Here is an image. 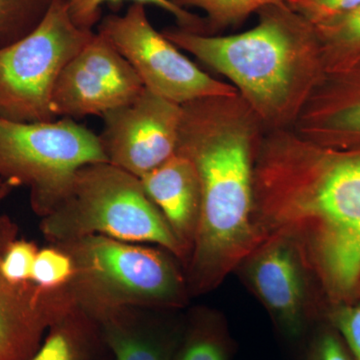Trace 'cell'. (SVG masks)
Instances as JSON below:
<instances>
[{"label": "cell", "instance_id": "obj_9", "mask_svg": "<svg viewBox=\"0 0 360 360\" xmlns=\"http://www.w3.org/2000/svg\"><path fill=\"white\" fill-rule=\"evenodd\" d=\"M144 87L131 65L101 33L66 65L51 99L56 118L103 116L135 101Z\"/></svg>", "mask_w": 360, "mask_h": 360}, {"label": "cell", "instance_id": "obj_13", "mask_svg": "<svg viewBox=\"0 0 360 360\" xmlns=\"http://www.w3.org/2000/svg\"><path fill=\"white\" fill-rule=\"evenodd\" d=\"M292 129L321 146L360 144V59L347 70L326 75Z\"/></svg>", "mask_w": 360, "mask_h": 360}, {"label": "cell", "instance_id": "obj_18", "mask_svg": "<svg viewBox=\"0 0 360 360\" xmlns=\"http://www.w3.org/2000/svg\"><path fill=\"white\" fill-rule=\"evenodd\" d=\"M124 0H68V11L73 22L82 30L94 32V27L101 20V7L108 2H120ZM134 4L153 6L172 14L177 27L194 33L207 35L205 18L182 8L172 0H129Z\"/></svg>", "mask_w": 360, "mask_h": 360}, {"label": "cell", "instance_id": "obj_27", "mask_svg": "<svg viewBox=\"0 0 360 360\" xmlns=\"http://www.w3.org/2000/svg\"><path fill=\"white\" fill-rule=\"evenodd\" d=\"M14 188H15V186H14L11 182L7 181V180L0 177V202H1Z\"/></svg>", "mask_w": 360, "mask_h": 360}, {"label": "cell", "instance_id": "obj_26", "mask_svg": "<svg viewBox=\"0 0 360 360\" xmlns=\"http://www.w3.org/2000/svg\"><path fill=\"white\" fill-rule=\"evenodd\" d=\"M304 360H354L335 328L328 323L316 331Z\"/></svg>", "mask_w": 360, "mask_h": 360}, {"label": "cell", "instance_id": "obj_4", "mask_svg": "<svg viewBox=\"0 0 360 360\" xmlns=\"http://www.w3.org/2000/svg\"><path fill=\"white\" fill-rule=\"evenodd\" d=\"M54 245L72 260L66 288L94 319L134 307L176 309L186 303V278L167 250L104 236Z\"/></svg>", "mask_w": 360, "mask_h": 360}, {"label": "cell", "instance_id": "obj_10", "mask_svg": "<svg viewBox=\"0 0 360 360\" xmlns=\"http://www.w3.org/2000/svg\"><path fill=\"white\" fill-rule=\"evenodd\" d=\"M182 108L144 89L127 105L108 111L99 136L108 162L141 179L176 153Z\"/></svg>", "mask_w": 360, "mask_h": 360}, {"label": "cell", "instance_id": "obj_7", "mask_svg": "<svg viewBox=\"0 0 360 360\" xmlns=\"http://www.w3.org/2000/svg\"><path fill=\"white\" fill-rule=\"evenodd\" d=\"M94 33L73 22L68 0H53L30 34L0 49V117L27 123L58 120L51 110L54 86Z\"/></svg>", "mask_w": 360, "mask_h": 360}, {"label": "cell", "instance_id": "obj_16", "mask_svg": "<svg viewBox=\"0 0 360 360\" xmlns=\"http://www.w3.org/2000/svg\"><path fill=\"white\" fill-rule=\"evenodd\" d=\"M101 340L98 323L77 305L52 324L30 360H96Z\"/></svg>", "mask_w": 360, "mask_h": 360}, {"label": "cell", "instance_id": "obj_12", "mask_svg": "<svg viewBox=\"0 0 360 360\" xmlns=\"http://www.w3.org/2000/svg\"><path fill=\"white\" fill-rule=\"evenodd\" d=\"M18 226L0 217V264ZM77 307L68 288L47 290L32 281L14 283L0 269V360H30L49 328Z\"/></svg>", "mask_w": 360, "mask_h": 360}, {"label": "cell", "instance_id": "obj_21", "mask_svg": "<svg viewBox=\"0 0 360 360\" xmlns=\"http://www.w3.org/2000/svg\"><path fill=\"white\" fill-rule=\"evenodd\" d=\"M53 0H0V49L18 41L44 20Z\"/></svg>", "mask_w": 360, "mask_h": 360}, {"label": "cell", "instance_id": "obj_28", "mask_svg": "<svg viewBox=\"0 0 360 360\" xmlns=\"http://www.w3.org/2000/svg\"><path fill=\"white\" fill-rule=\"evenodd\" d=\"M360 300V281L359 284V288H357L356 296H355V300Z\"/></svg>", "mask_w": 360, "mask_h": 360}, {"label": "cell", "instance_id": "obj_5", "mask_svg": "<svg viewBox=\"0 0 360 360\" xmlns=\"http://www.w3.org/2000/svg\"><path fill=\"white\" fill-rule=\"evenodd\" d=\"M47 240L59 245L89 236L125 243H150L187 264L188 257L141 180L108 162L77 170L63 200L40 224Z\"/></svg>", "mask_w": 360, "mask_h": 360}, {"label": "cell", "instance_id": "obj_19", "mask_svg": "<svg viewBox=\"0 0 360 360\" xmlns=\"http://www.w3.org/2000/svg\"><path fill=\"white\" fill-rule=\"evenodd\" d=\"M174 360H232V342L224 324L214 319L194 324L175 348Z\"/></svg>", "mask_w": 360, "mask_h": 360}, {"label": "cell", "instance_id": "obj_17", "mask_svg": "<svg viewBox=\"0 0 360 360\" xmlns=\"http://www.w3.org/2000/svg\"><path fill=\"white\" fill-rule=\"evenodd\" d=\"M326 73L340 72L360 59V7L314 25Z\"/></svg>", "mask_w": 360, "mask_h": 360}, {"label": "cell", "instance_id": "obj_23", "mask_svg": "<svg viewBox=\"0 0 360 360\" xmlns=\"http://www.w3.org/2000/svg\"><path fill=\"white\" fill-rule=\"evenodd\" d=\"M324 314L354 359L360 360V300L328 305Z\"/></svg>", "mask_w": 360, "mask_h": 360}, {"label": "cell", "instance_id": "obj_24", "mask_svg": "<svg viewBox=\"0 0 360 360\" xmlns=\"http://www.w3.org/2000/svg\"><path fill=\"white\" fill-rule=\"evenodd\" d=\"M39 248L32 241L15 238L7 246L2 257V274L14 283H26L32 281L33 265Z\"/></svg>", "mask_w": 360, "mask_h": 360}, {"label": "cell", "instance_id": "obj_1", "mask_svg": "<svg viewBox=\"0 0 360 360\" xmlns=\"http://www.w3.org/2000/svg\"><path fill=\"white\" fill-rule=\"evenodd\" d=\"M264 238L290 240L328 305L354 302L360 281V144L321 146L292 129L265 132L255 167Z\"/></svg>", "mask_w": 360, "mask_h": 360}, {"label": "cell", "instance_id": "obj_2", "mask_svg": "<svg viewBox=\"0 0 360 360\" xmlns=\"http://www.w3.org/2000/svg\"><path fill=\"white\" fill-rule=\"evenodd\" d=\"M181 108L176 153L193 161L201 186L186 278L198 295L217 288L264 240L255 217V167L266 131L238 94Z\"/></svg>", "mask_w": 360, "mask_h": 360}, {"label": "cell", "instance_id": "obj_25", "mask_svg": "<svg viewBox=\"0 0 360 360\" xmlns=\"http://www.w3.org/2000/svg\"><path fill=\"white\" fill-rule=\"evenodd\" d=\"M286 4L314 25L335 20L360 7V0H286Z\"/></svg>", "mask_w": 360, "mask_h": 360}, {"label": "cell", "instance_id": "obj_11", "mask_svg": "<svg viewBox=\"0 0 360 360\" xmlns=\"http://www.w3.org/2000/svg\"><path fill=\"white\" fill-rule=\"evenodd\" d=\"M236 270L264 305L281 335L290 340L305 335L316 312L311 288L315 281L290 240L267 236Z\"/></svg>", "mask_w": 360, "mask_h": 360}, {"label": "cell", "instance_id": "obj_15", "mask_svg": "<svg viewBox=\"0 0 360 360\" xmlns=\"http://www.w3.org/2000/svg\"><path fill=\"white\" fill-rule=\"evenodd\" d=\"M129 309L96 319L115 360H174L176 345L135 321Z\"/></svg>", "mask_w": 360, "mask_h": 360}, {"label": "cell", "instance_id": "obj_20", "mask_svg": "<svg viewBox=\"0 0 360 360\" xmlns=\"http://www.w3.org/2000/svg\"><path fill=\"white\" fill-rule=\"evenodd\" d=\"M182 8H200L205 13L207 35H217V32L229 27H236L253 13L265 6L286 2V0H172Z\"/></svg>", "mask_w": 360, "mask_h": 360}, {"label": "cell", "instance_id": "obj_22", "mask_svg": "<svg viewBox=\"0 0 360 360\" xmlns=\"http://www.w3.org/2000/svg\"><path fill=\"white\" fill-rule=\"evenodd\" d=\"M73 276L72 260L70 255L54 248L39 250L32 269V283L47 290L65 288Z\"/></svg>", "mask_w": 360, "mask_h": 360}, {"label": "cell", "instance_id": "obj_6", "mask_svg": "<svg viewBox=\"0 0 360 360\" xmlns=\"http://www.w3.org/2000/svg\"><path fill=\"white\" fill-rule=\"evenodd\" d=\"M108 162L98 135L71 118L18 122L0 117V177L30 189L44 217L65 198L77 170Z\"/></svg>", "mask_w": 360, "mask_h": 360}, {"label": "cell", "instance_id": "obj_14", "mask_svg": "<svg viewBox=\"0 0 360 360\" xmlns=\"http://www.w3.org/2000/svg\"><path fill=\"white\" fill-rule=\"evenodd\" d=\"M141 180L146 194L167 219L189 260L201 212L200 180L193 161L175 153Z\"/></svg>", "mask_w": 360, "mask_h": 360}, {"label": "cell", "instance_id": "obj_8", "mask_svg": "<svg viewBox=\"0 0 360 360\" xmlns=\"http://www.w3.org/2000/svg\"><path fill=\"white\" fill-rule=\"evenodd\" d=\"M97 32L129 61L146 89L167 101L182 105L205 97L238 94L231 84L201 70L158 32L143 4H132L122 15L106 16Z\"/></svg>", "mask_w": 360, "mask_h": 360}, {"label": "cell", "instance_id": "obj_3", "mask_svg": "<svg viewBox=\"0 0 360 360\" xmlns=\"http://www.w3.org/2000/svg\"><path fill=\"white\" fill-rule=\"evenodd\" d=\"M257 15L255 27L226 37L177 26L161 32L175 46L231 80L265 131L293 129L328 75L316 30L286 2L265 6Z\"/></svg>", "mask_w": 360, "mask_h": 360}]
</instances>
